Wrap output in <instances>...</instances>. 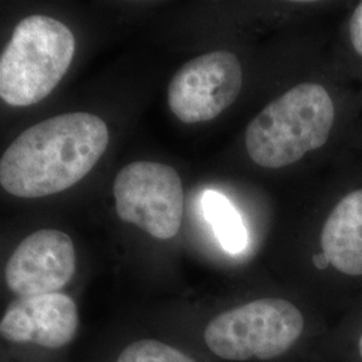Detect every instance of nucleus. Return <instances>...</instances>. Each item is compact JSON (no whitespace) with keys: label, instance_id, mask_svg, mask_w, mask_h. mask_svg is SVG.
I'll use <instances>...</instances> for the list:
<instances>
[{"label":"nucleus","instance_id":"f257e3e1","mask_svg":"<svg viewBox=\"0 0 362 362\" xmlns=\"http://www.w3.org/2000/svg\"><path fill=\"white\" fill-rule=\"evenodd\" d=\"M109 129L90 113H66L19 134L0 158V185L8 194L37 199L82 180L107 148Z\"/></svg>","mask_w":362,"mask_h":362},{"label":"nucleus","instance_id":"f03ea898","mask_svg":"<svg viewBox=\"0 0 362 362\" xmlns=\"http://www.w3.org/2000/svg\"><path fill=\"white\" fill-rule=\"evenodd\" d=\"M336 105L320 83L305 82L267 105L247 127L246 149L263 168H284L329 141Z\"/></svg>","mask_w":362,"mask_h":362},{"label":"nucleus","instance_id":"7ed1b4c3","mask_svg":"<svg viewBox=\"0 0 362 362\" xmlns=\"http://www.w3.org/2000/svg\"><path fill=\"white\" fill-rule=\"evenodd\" d=\"M74 52L69 27L52 16H27L0 55V98L11 106L38 104L61 82Z\"/></svg>","mask_w":362,"mask_h":362},{"label":"nucleus","instance_id":"20e7f679","mask_svg":"<svg viewBox=\"0 0 362 362\" xmlns=\"http://www.w3.org/2000/svg\"><path fill=\"white\" fill-rule=\"evenodd\" d=\"M303 332V317L281 298H262L216 315L204 330L208 349L220 358L272 360L290 349Z\"/></svg>","mask_w":362,"mask_h":362},{"label":"nucleus","instance_id":"39448f33","mask_svg":"<svg viewBox=\"0 0 362 362\" xmlns=\"http://www.w3.org/2000/svg\"><path fill=\"white\" fill-rule=\"evenodd\" d=\"M113 194L119 219L161 240L180 231L184 189L172 167L152 161L132 163L118 172Z\"/></svg>","mask_w":362,"mask_h":362},{"label":"nucleus","instance_id":"423d86ee","mask_svg":"<svg viewBox=\"0 0 362 362\" xmlns=\"http://www.w3.org/2000/svg\"><path fill=\"white\" fill-rule=\"evenodd\" d=\"M242 83L243 71L235 54L208 52L187 62L170 79L169 107L185 124L207 122L236 101Z\"/></svg>","mask_w":362,"mask_h":362},{"label":"nucleus","instance_id":"0eeeda50","mask_svg":"<svg viewBox=\"0 0 362 362\" xmlns=\"http://www.w3.org/2000/svg\"><path fill=\"white\" fill-rule=\"evenodd\" d=\"M76 272L71 238L58 230H39L23 239L6 266V282L19 298L59 293Z\"/></svg>","mask_w":362,"mask_h":362},{"label":"nucleus","instance_id":"6e6552de","mask_svg":"<svg viewBox=\"0 0 362 362\" xmlns=\"http://www.w3.org/2000/svg\"><path fill=\"white\" fill-rule=\"evenodd\" d=\"M76 302L62 293L19 298L0 321V336L13 344H35L61 349L77 334Z\"/></svg>","mask_w":362,"mask_h":362},{"label":"nucleus","instance_id":"1a4fd4ad","mask_svg":"<svg viewBox=\"0 0 362 362\" xmlns=\"http://www.w3.org/2000/svg\"><path fill=\"white\" fill-rule=\"evenodd\" d=\"M321 247L329 266L349 276H362V188L338 200L325 221Z\"/></svg>","mask_w":362,"mask_h":362},{"label":"nucleus","instance_id":"9d476101","mask_svg":"<svg viewBox=\"0 0 362 362\" xmlns=\"http://www.w3.org/2000/svg\"><path fill=\"white\" fill-rule=\"evenodd\" d=\"M203 207L221 247L231 254L242 252L246 248L248 235L233 204L219 192L207 191L203 199Z\"/></svg>","mask_w":362,"mask_h":362},{"label":"nucleus","instance_id":"9b49d317","mask_svg":"<svg viewBox=\"0 0 362 362\" xmlns=\"http://www.w3.org/2000/svg\"><path fill=\"white\" fill-rule=\"evenodd\" d=\"M117 362H196L180 350L155 339H140L130 344Z\"/></svg>","mask_w":362,"mask_h":362},{"label":"nucleus","instance_id":"f8f14e48","mask_svg":"<svg viewBox=\"0 0 362 362\" xmlns=\"http://www.w3.org/2000/svg\"><path fill=\"white\" fill-rule=\"evenodd\" d=\"M348 31L353 50L362 58V1L350 16Z\"/></svg>","mask_w":362,"mask_h":362},{"label":"nucleus","instance_id":"ddd939ff","mask_svg":"<svg viewBox=\"0 0 362 362\" xmlns=\"http://www.w3.org/2000/svg\"><path fill=\"white\" fill-rule=\"evenodd\" d=\"M314 263H315V266H317L318 269H321V270L326 269V267L329 266V262L326 260L322 252H321L320 255H315V257H314Z\"/></svg>","mask_w":362,"mask_h":362},{"label":"nucleus","instance_id":"4468645a","mask_svg":"<svg viewBox=\"0 0 362 362\" xmlns=\"http://www.w3.org/2000/svg\"><path fill=\"white\" fill-rule=\"evenodd\" d=\"M358 351H360V356H361L362 358V334L360 337V341H358Z\"/></svg>","mask_w":362,"mask_h":362}]
</instances>
